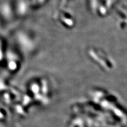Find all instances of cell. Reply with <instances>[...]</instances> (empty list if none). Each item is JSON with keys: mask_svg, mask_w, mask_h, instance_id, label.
<instances>
[{"mask_svg": "<svg viewBox=\"0 0 127 127\" xmlns=\"http://www.w3.org/2000/svg\"><path fill=\"white\" fill-rule=\"evenodd\" d=\"M3 54H2V45H1V43H0V61L2 59L3 57Z\"/></svg>", "mask_w": 127, "mask_h": 127, "instance_id": "1", "label": "cell"}]
</instances>
